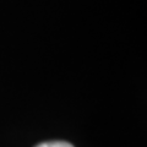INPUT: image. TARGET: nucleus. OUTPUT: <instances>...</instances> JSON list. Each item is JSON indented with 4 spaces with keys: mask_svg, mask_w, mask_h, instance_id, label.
Here are the masks:
<instances>
[{
    "mask_svg": "<svg viewBox=\"0 0 147 147\" xmlns=\"http://www.w3.org/2000/svg\"><path fill=\"white\" fill-rule=\"evenodd\" d=\"M36 147H74L71 144L65 141H50V142H43V144H39Z\"/></svg>",
    "mask_w": 147,
    "mask_h": 147,
    "instance_id": "nucleus-1",
    "label": "nucleus"
}]
</instances>
